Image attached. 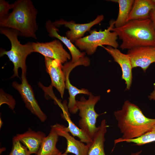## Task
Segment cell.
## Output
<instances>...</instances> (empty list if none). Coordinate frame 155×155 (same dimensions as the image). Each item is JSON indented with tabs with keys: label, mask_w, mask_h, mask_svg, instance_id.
Masks as SVG:
<instances>
[{
	"label": "cell",
	"mask_w": 155,
	"mask_h": 155,
	"mask_svg": "<svg viewBox=\"0 0 155 155\" xmlns=\"http://www.w3.org/2000/svg\"><path fill=\"white\" fill-rule=\"evenodd\" d=\"M58 155H67V154H66L65 153V152L63 154H60Z\"/></svg>",
	"instance_id": "cell-29"
},
{
	"label": "cell",
	"mask_w": 155,
	"mask_h": 155,
	"mask_svg": "<svg viewBox=\"0 0 155 155\" xmlns=\"http://www.w3.org/2000/svg\"><path fill=\"white\" fill-rule=\"evenodd\" d=\"M111 31L122 40L119 47L122 50L138 46L155 47V31L150 18L130 20L121 27H114Z\"/></svg>",
	"instance_id": "cell-3"
},
{
	"label": "cell",
	"mask_w": 155,
	"mask_h": 155,
	"mask_svg": "<svg viewBox=\"0 0 155 155\" xmlns=\"http://www.w3.org/2000/svg\"><path fill=\"white\" fill-rule=\"evenodd\" d=\"M45 26L49 36L60 40L67 48L71 55V62L77 63L85 57V52H81L66 36H62L58 34V29L51 20L46 21Z\"/></svg>",
	"instance_id": "cell-15"
},
{
	"label": "cell",
	"mask_w": 155,
	"mask_h": 155,
	"mask_svg": "<svg viewBox=\"0 0 155 155\" xmlns=\"http://www.w3.org/2000/svg\"><path fill=\"white\" fill-rule=\"evenodd\" d=\"M0 33L9 39L11 46L9 51L1 50L0 56L2 57L6 55L13 63L14 66V74L11 78L15 77L19 78L18 74L19 68H21L22 72L26 73V59L29 55L34 52L32 42H28L24 44H21L18 38L19 36V32L13 29L0 27Z\"/></svg>",
	"instance_id": "cell-4"
},
{
	"label": "cell",
	"mask_w": 155,
	"mask_h": 155,
	"mask_svg": "<svg viewBox=\"0 0 155 155\" xmlns=\"http://www.w3.org/2000/svg\"><path fill=\"white\" fill-rule=\"evenodd\" d=\"M104 19V16L100 15L98 16L93 21L86 24H77L73 21H67L62 19L53 23L56 27L63 26L69 28V30L66 32V37L73 43L82 38L86 32L89 31L94 25L101 22Z\"/></svg>",
	"instance_id": "cell-9"
},
{
	"label": "cell",
	"mask_w": 155,
	"mask_h": 155,
	"mask_svg": "<svg viewBox=\"0 0 155 155\" xmlns=\"http://www.w3.org/2000/svg\"><path fill=\"white\" fill-rule=\"evenodd\" d=\"M150 19L152 22L155 31V7L152 10L150 13Z\"/></svg>",
	"instance_id": "cell-26"
},
{
	"label": "cell",
	"mask_w": 155,
	"mask_h": 155,
	"mask_svg": "<svg viewBox=\"0 0 155 155\" xmlns=\"http://www.w3.org/2000/svg\"><path fill=\"white\" fill-rule=\"evenodd\" d=\"M63 116L68 123V127L67 128L69 132H70L73 136L77 137L81 142L86 143L87 144H89L92 142V139L75 125L71 120L66 111H63Z\"/></svg>",
	"instance_id": "cell-21"
},
{
	"label": "cell",
	"mask_w": 155,
	"mask_h": 155,
	"mask_svg": "<svg viewBox=\"0 0 155 155\" xmlns=\"http://www.w3.org/2000/svg\"><path fill=\"white\" fill-rule=\"evenodd\" d=\"M100 98V96H94L91 93L88 99L82 96L80 100H76L79 115L81 117L79 126L92 139L98 129L96 123L97 118L100 115L95 111L94 106Z\"/></svg>",
	"instance_id": "cell-6"
},
{
	"label": "cell",
	"mask_w": 155,
	"mask_h": 155,
	"mask_svg": "<svg viewBox=\"0 0 155 155\" xmlns=\"http://www.w3.org/2000/svg\"><path fill=\"white\" fill-rule=\"evenodd\" d=\"M108 127L105 119L102 120L98 127L92 142L89 144L88 155H106L104 150V136Z\"/></svg>",
	"instance_id": "cell-18"
},
{
	"label": "cell",
	"mask_w": 155,
	"mask_h": 155,
	"mask_svg": "<svg viewBox=\"0 0 155 155\" xmlns=\"http://www.w3.org/2000/svg\"><path fill=\"white\" fill-rule=\"evenodd\" d=\"M152 1L155 3V0H152Z\"/></svg>",
	"instance_id": "cell-30"
},
{
	"label": "cell",
	"mask_w": 155,
	"mask_h": 155,
	"mask_svg": "<svg viewBox=\"0 0 155 155\" xmlns=\"http://www.w3.org/2000/svg\"><path fill=\"white\" fill-rule=\"evenodd\" d=\"M12 11L0 22V27L14 29L19 36L37 39L38 26L36 18L38 11L31 0H17L13 3Z\"/></svg>",
	"instance_id": "cell-2"
},
{
	"label": "cell",
	"mask_w": 155,
	"mask_h": 155,
	"mask_svg": "<svg viewBox=\"0 0 155 155\" xmlns=\"http://www.w3.org/2000/svg\"><path fill=\"white\" fill-rule=\"evenodd\" d=\"M44 62L46 71L51 78V85L57 90L63 98L65 86L62 64L57 60L46 57H44Z\"/></svg>",
	"instance_id": "cell-12"
},
{
	"label": "cell",
	"mask_w": 155,
	"mask_h": 155,
	"mask_svg": "<svg viewBox=\"0 0 155 155\" xmlns=\"http://www.w3.org/2000/svg\"><path fill=\"white\" fill-rule=\"evenodd\" d=\"M112 2L118 3L119 11L117 18L115 20V27H121L125 24L131 12L134 3L133 0H111Z\"/></svg>",
	"instance_id": "cell-20"
},
{
	"label": "cell",
	"mask_w": 155,
	"mask_h": 155,
	"mask_svg": "<svg viewBox=\"0 0 155 155\" xmlns=\"http://www.w3.org/2000/svg\"><path fill=\"white\" fill-rule=\"evenodd\" d=\"M59 136L67 140V147L65 153H72L76 155H88L89 144H85L80 140H76L69 133L67 127L59 123L52 125Z\"/></svg>",
	"instance_id": "cell-14"
},
{
	"label": "cell",
	"mask_w": 155,
	"mask_h": 155,
	"mask_svg": "<svg viewBox=\"0 0 155 155\" xmlns=\"http://www.w3.org/2000/svg\"><path fill=\"white\" fill-rule=\"evenodd\" d=\"M34 52L46 57L59 60L62 64L71 59L69 54L63 48L59 40L46 42H32Z\"/></svg>",
	"instance_id": "cell-8"
},
{
	"label": "cell",
	"mask_w": 155,
	"mask_h": 155,
	"mask_svg": "<svg viewBox=\"0 0 155 155\" xmlns=\"http://www.w3.org/2000/svg\"><path fill=\"white\" fill-rule=\"evenodd\" d=\"M0 99H4V101L0 102V105L3 103L7 104L9 107L13 109L15 106L16 103L15 100L12 96L5 93L2 90L0 91Z\"/></svg>",
	"instance_id": "cell-25"
},
{
	"label": "cell",
	"mask_w": 155,
	"mask_h": 155,
	"mask_svg": "<svg viewBox=\"0 0 155 155\" xmlns=\"http://www.w3.org/2000/svg\"><path fill=\"white\" fill-rule=\"evenodd\" d=\"M12 147L8 155H30L31 153L28 148L23 146L21 142L15 137L12 140Z\"/></svg>",
	"instance_id": "cell-23"
},
{
	"label": "cell",
	"mask_w": 155,
	"mask_h": 155,
	"mask_svg": "<svg viewBox=\"0 0 155 155\" xmlns=\"http://www.w3.org/2000/svg\"><path fill=\"white\" fill-rule=\"evenodd\" d=\"M14 3L10 4L5 0H0V22L6 18L10 13L9 11L13 9Z\"/></svg>",
	"instance_id": "cell-24"
},
{
	"label": "cell",
	"mask_w": 155,
	"mask_h": 155,
	"mask_svg": "<svg viewBox=\"0 0 155 155\" xmlns=\"http://www.w3.org/2000/svg\"><path fill=\"white\" fill-rule=\"evenodd\" d=\"M26 74L22 72L21 83L19 84L14 81L12 83V86L20 94L26 107L41 122H44L46 119L47 117L41 110L35 98L33 90L27 80Z\"/></svg>",
	"instance_id": "cell-7"
},
{
	"label": "cell",
	"mask_w": 155,
	"mask_h": 155,
	"mask_svg": "<svg viewBox=\"0 0 155 155\" xmlns=\"http://www.w3.org/2000/svg\"><path fill=\"white\" fill-rule=\"evenodd\" d=\"M115 22L114 20H111L109 27L103 31H91L90 35L76 40L75 42V45L89 55L93 54L99 46L107 45L117 48L119 46L117 41V34L115 32H111L114 28Z\"/></svg>",
	"instance_id": "cell-5"
},
{
	"label": "cell",
	"mask_w": 155,
	"mask_h": 155,
	"mask_svg": "<svg viewBox=\"0 0 155 155\" xmlns=\"http://www.w3.org/2000/svg\"><path fill=\"white\" fill-rule=\"evenodd\" d=\"M103 47L113 58L115 61L120 66L122 71L121 79L124 80L126 85V90H129L131 86L132 80V69L129 56L127 54L122 53L117 48L110 46Z\"/></svg>",
	"instance_id": "cell-13"
},
{
	"label": "cell",
	"mask_w": 155,
	"mask_h": 155,
	"mask_svg": "<svg viewBox=\"0 0 155 155\" xmlns=\"http://www.w3.org/2000/svg\"><path fill=\"white\" fill-rule=\"evenodd\" d=\"M82 65V63L81 61L73 63L71 61L65 63L62 67L65 76V88L68 89L69 95L67 107L69 112L73 114L76 113L78 110L76 105V96L79 94H84L89 96L91 93L87 89H79L73 86L69 80V75L71 70L76 66Z\"/></svg>",
	"instance_id": "cell-11"
},
{
	"label": "cell",
	"mask_w": 155,
	"mask_h": 155,
	"mask_svg": "<svg viewBox=\"0 0 155 155\" xmlns=\"http://www.w3.org/2000/svg\"><path fill=\"white\" fill-rule=\"evenodd\" d=\"M46 136L44 133L40 131H36L29 128L25 132L18 134L15 137L25 146L31 154H37Z\"/></svg>",
	"instance_id": "cell-16"
},
{
	"label": "cell",
	"mask_w": 155,
	"mask_h": 155,
	"mask_svg": "<svg viewBox=\"0 0 155 155\" xmlns=\"http://www.w3.org/2000/svg\"><path fill=\"white\" fill-rule=\"evenodd\" d=\"M129 56L132 68L140 67L145 72L150 65L155 62V48L138 46L129 50Z\"/></svg>",
	"instance_id": "cell-10"
},
{
	"label": "cell",
	"mask_w": 155,
	"mask_h": 155,
	"mask_svg": "<svg viewBox=\"0 0 155 155\" xmlns=\"http://www.w3.org/2000/svg\"><path fill=\"white\" fill-rule=\"evenodd\" d=\"M59 135L52 126L49 135L44 139L36 155H58L62 153L56 147Z\"/></svg>",
	"instance_id": "cell-19"
},
{
	"label": "cell",
	"mask_w": 155,
	"mask_h": 155,
	"mask_svg": "<svg viewBox=\"0 0 155 155\" xmlns=\"http://www.w3.org/2000/svg\"><path fill=\"white\" fill-rule=\"evenodd\" d=\"M155 7V3L152 0H134L127 22L131 20L150 18V13Z\"/></svg>",
	"instance_id": "cell-17"
},
{
	"label": "cell",
	"mask_w": 155,
	"mask_h": 155,
	"mask_svg": "<svg viewBox=\"0 0 155 155\" xmlns=\"http://www.w3.org/2000/svg\"></svg>",
	"instance_id": "cell-31"
},
{
	"label": "cell",
	"mask_w": 155,
	"mask_h": 155,
	"mask_svg": "<svg viewBox=\"0 0 155 155\" xmlns=\"http://www.w3.org/2000/svg\"><path fill=\"white\" fill-rule=\"evenodd\" d=\"M114 115L122 134L121 137L114 140L115 145L141 137L155 124V119L145 116L138 106L128 100L124 102L121 109L114 112Z\"/></svg>",
	"instance_id": "cell-1"
},
{
	"label": "cell",
	"mask_w": 155,
	"mask_h": 155,
	"mask_svg": "<svg viewBox=\"0 0 155 155\" xmlns=\"http://www.w3.org/2000/svg\"><path fill=\"white\" fill-rule=\"evenodd\" d=\"M142 152V150L139 151L135 153H132L131 155H139Z\"/></svg>",
	"instance_id": "cell-28"
},
{
	"label": "cell",
	"mask_w": 155,
	"mask_h": 155,
	"mask_svg": "<svg viewBox=\"0 0 155 155\" xmlns=\"http://www.w3.org/2000/svg\"><path fill=\"white\" fill-rule=\"evenodd\" d=\"M154 89L148 97L150 100H155V83L154 84Z\"/></svg>",
	"instance_id": "cell-27"
},
{
	"label": "cell",
	"mask_w": 155,
	"mask_h": 155,
	"mask_svg": "<svg viewBox=\"0 0 155 155\" xmlns=\"http://www.w3.org/2000/svg\"><path fill=\"white\" fill-rule=\"evenodd\" d=\"M154 142H155V124L150 131L141 137L125 141L128 143H133L135 145L139 146Z\"/></svg>",
	"instance_id": "cell-22"
}]
</instances>
